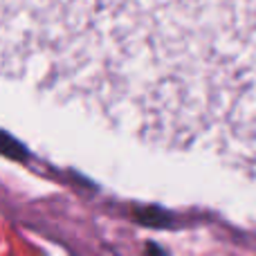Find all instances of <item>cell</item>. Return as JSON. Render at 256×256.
I'll return each instance as SVG.
<instances>
[{
    "label": "cell",
    "mask_w": 256,
    "mask_h": 256,
    "mask_svg": "<svg viewBox=\"0 0 256 256\" xmlns=\"http://www.w3.org/2000/svg\"><path fill=\"white\" fill-rule=\"evenodd\" d=\"M0 153L12 155V158H25V148H22L20 144H16V142L9 135H4V132H0Z\"/></svg>",
    "instance_id": "obj_1"
}]
</instances>
